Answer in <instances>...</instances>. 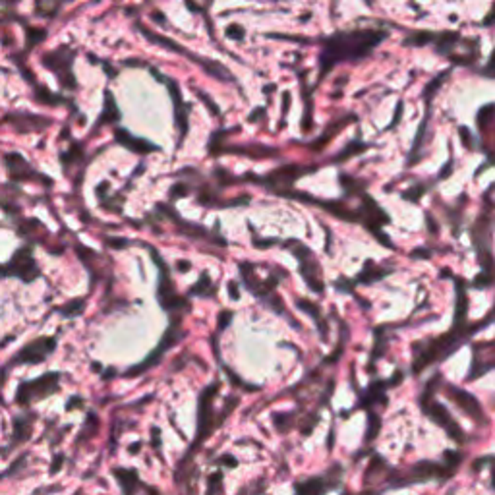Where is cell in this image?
I'll use <instances>...</instances> for the list:
<instances>
[{
  "label": "cell",
  "mask_w": 495,
  "mask_h": 495,
  "mask_svg": "<svg viewBox=\"0 0 495 495\" xmlns=\"http://www.w3.org/2000/svg\"><path fill=\"white\" fill-rule=\"evenodd\" d=\"M120 120V110L117 107V101H114V95L110 91H105V107H103V112L101 117L95 122V130H99L101 126L105 124H112V122H119Z\"/></svg>",
  "instance_id": "9a60e30c"
},
{
  "label": "cell",
  "mask_w": 495,
  "mask_h": 495,
  "mask_svg": "<svg viewBox=\"0 0 495 495\" xmlns=\"http://www.w3.org/2000/svg\"><path fill=\"white\" fill-rule=\"evenodd\" d=\"M14 275L23 282H32L39 277V267L33 259V252L29 246H23L16 250V254L12 256L10 263L6 265V277Z\"/></svg>",
  "instance_id": "ba28073f"
},
{
  "label": "cell",
  "mask_w": 495,
  "mask_h": 495,
  "mask_svg": "<svg viewBox=\"0 0 495 495\" xmlns=\"http://www.w3.org/2000/svg\"><path fill=\"white\" fill-rule=\"evenodd\" d=\"M75 53L72 49L68 47H58L56 51H51L43 56V64L56 74L58 82L62 84L64 87H72L75 86V77L74 72H72V62H74Z\"/></svg>",
  "instance_id": "277c9868"
},
{
  "label": "cell",
  "mask_w": 495,
  "mask_h": 495,
  "mask_svg": "<svg viewBox=\"0 0 495 495\" xmlns=\"http://www.w3.org/2000/svg\"><path fill=\"white\" fill-rule=\"evenodd\" d=\"M114 140L119 141L122 147L134 151V153H140V155L153 153V151H161L159 145H155V143H151V141L143 140V138H138V136H132L128 130H122V128L114 130Z\"/></svg>",
  "instance_id": "8fae6325"
},
{
  "label": "cell",
  "mask_w": 495,
  "mask_h": 495,
  "mask_svg": "<svg viewBox=\"0 0 495 495\" xmlns=\"http://www.w3.org/2000/svg\"><path fill=\"white\" fill-rule=\"evenodd\" d=\"M107 246L110 248H126L130 246V242L126 238H107Z\"/></svg>",
  "instance_id": "cb8c5ba5"
},
{
  "label": "cell",
  "mask_w": 495,
  "mask_h": 495,
  "mask_svg": "<svg viewBox=\"0 0 495 495\" xmlns=\"http://www.w3.org/2000/svg\"><path fill=\"white\" fill-rule=\"evenodd\" d=\"M422 402H424V405H422V407H424V412L430 416L431 420L435 422V424H439L443 430L451 435L452 439H457L459 443L464 442V433L463 430H461V426L452 420L451 414L447 412V409H445L443 405H439L437 400L431 398V389H428V395H426V398H424Z\"/></svg>",
  "instance_id": "52a82bcc"
},
{
  "label": "cell",
  "mask_w": 495,
  "mask_h": 495,
  "mask_svg": "<svg viewBox=\"0 0 495 495\" xmlns=\"http://www.w3.org/2000/svg\"><path fill=\"white\" fill-rule=\"evenodd\" d=\"M298 308H302L306 313H310L315 322H319V327H322V335L325 337V323H323L322 315H319V308H315L313 304H310L308 300H298Z\"/></svg>",
  "instance_id": "d6986e66"
},
{
  "label": "cell",
  "mask_w": 495,
  "mask_h": 495,
  "mask_svg": "<svg viewBox=\"0 0 495 495\" xmlns=\"http://www.w3.org/2000/svg\"><path fill=\"white\" fill-rule=\"evenodd\" d=\"M58 379H60V374H45L33 381H25L22 383V387L18 389L16 400L20 405H32L35 400L49 397L58 391Z\"/></svg>",
  "instance_id": "5b68a950"
},
{
  "label": "cell",
  "mask_w": 495,
  "mask_h": 495,
  "mask_svg": "<svg viewBox=\"0 0 495 495\" xmlns=\"http://www.w3.org/2000/svg\"><path fill=\"white\" fill-rule=\"evenodd\" d=\"M149 252H151V258H153V261H155V263H157V267H159L157 300H159V304H161V308L162 310H167V312L188 310V302L178 296V292H176V289H174L173 279L169 277V269H167L165 261H162L161 256H159V252H157V250H153V248H149Z\"/></svg>",
  "instance_id": "7a4b0ae2"
},
{
  "label": "cell",
  "mask_w": 495,
  "mask_h": 495,
  "mask_svg": "<svg viewBox=\"0 0 495 495\" xmlns=\"http://www.w3.org/2000/svg\"><path fill=\"white\" fill-rule=\"evenodd\" d=\"M35 99H37L39 103H49V105H60V103H64V99H60L58 95L51 93L49 89H43V87H37Z\"/></svg>",
  "instance_id": "ac0fdd59"
},
{
  "label": "cell",
  "mask_w": 495,
  "mask_h": 495,
  "mask_svg": "<svg viewBox=\"0 0 495 495\" xmlns=\"http://www.w3.org/2000/svg\"><path fill=\"white\" fill-rule=\"evenodd\" d=\"M226 35L234 41H240L244 37V29L240 25H230V27H226Z\"/></svg>",
  "instance_id": "7402d4cb"
},
{
  "label": "cell",
  "mask_w": 495,
  "mask_h": 495,
  "mask_svg": "<svg viewBox=\"0 0 495 495\" xmlns=\"http://www.w3.org/2000/svg\"><path fill=\"white\" fill-rule=\"evenodd\" d=\"M289 248H292V252L296 254V258L300 261V273L304 280L308 282V287L313 292H323L322 267H319L317 259L313 258L312 252L304 244H298V242H292V244H289Z\"/></svg>",
  "instance_id": "8992f818"
},
{
  "label": "cell",
  "mask_w": 495,
  "mask_h": 495,
  "mask_svg": "<svg viewBox=\"0 0 495 495\" xmlns=\"http://www.w3.org/2000/svg\"><path fill=\"white\" fill-rule=\"evenodd\" d=\"M192 294H197V296H209V292L213 294L215 292V289H213V282H211V279H209V275H202V279L197 280L194 285V289H192Z\"/></svg>",
  "instance_id": "e0dca14e"
},
{
  "label": "cell",
  "mask_w": 495,
  "mask_h": 495,
  "mask_svg": "<svg viewBox=\"0 0 495 495\" xmlns=\"http://www.w3.org/2000/svg\"><path fill=\"white\" fill-rule=\"evenodd\" d=\"M54 348H56V341H54L53 337L37 339V341L23 346L22 350L16 354V358H14V364H39L53 352Z\"/></svg>",
  "instance_id": "9c48e42d"
},
{
  "label": "cell",
  "mask_w": 495,
  "mask_h": 495,
  "mask_svg": "<svg viewBox=\"0 0 495 495\" xmlns=\"http://www.w3.org/2000/svg\"><path fill=\"white\" fill-rule=\"evenodd\" d=\"M84 308H86V300H72L70 304H66L64 308H60V313L66 315V317H74L77 313L84 312Z\"/></svg>",
  "instance_id": "ffe728a7"
},
{
  "label": "cell",
  "mask_w": 495,
  "mask_h": 495,
  "mask_svg": "<svg viewBox=\"0 0 495 495\" xmlns=\"http://www.w3.org/2000/svg\"><path fill=\"white\" fill-rule=\"evenodd\" d=\"M4 161H6V169L14 180H32V176H35V171L20 153H8L4 157Z\"/></svg>",
  "instance_id": "7c38bea8"
},
{
  "label": "cell",
  "mask_w": 495,
  "mask_h": 495,
  "mask_svg": "<svg viewBox=\"0 0 495 495\" xmlns=\"http://www.w3.org/2000/svg\"><path fill=\"white\" fill-rule=\"evenodd\" d=\"M337 485V480L331 478H312L306 480L296 487V495H325L331 487Z\"/></svg>",
  "instance_id": "4fadbf2b"
},
{
  "label": "cell",
  "mask_w": 495,
  "mask_h": 495,
  "mask_svg": "<svg viewBox=\"0 0 495 495\" xmlns=\"http://www.w3.org/2000/svg\"><path fill=\"white\" fill-rule=\"evenodd\" d=\"M184 195H188V186H184V184H176L171 188V197L176 200V197H184Z\"/></svg>",
  "instance_id": "603a6c76"
},
{
  "label": "cell",
  "mask_w": 495,
  "mask_h": 495,
  "mask_svg": "<svg viewBox=\"0 0 495 495\" xmlns=\"http://www.w3.org/2000/svg\"><path fill=\"white\" fill-rule=\"evenodd\" d=\"M451 397L457 400V405H459V407H461L470 418H476V420L482 418V409H480L478 400H476L472 395H468V393L463 391V389L451 387Z\"/></svg>",
  "instance_id": "5bb4252c"
},
{
  "label": "cell",
  "mask_w": 495,
  "mask_h": 495,
  "mask_svg": "<svg viewBox=\"0 0 495 495\" xmlns=\"http://www.w3.org/2000/svg\"><path fill=\"white\" fill-rule=\"evenodd\" d=\"M140 32L143 33V37H145V39H149L151 43L159 45V47L167 49V51H174V53L184 54V56H188L190 60H194V62H197V64H202L205 68V72H207V74H211L213 77H219V80H228V82H232V80H234L232 75L226 72V68H223L221 64H217V62H213V60H204V58H197L195 54H192L190 51H186V49L180 47L178 43H174L173 39H169V37H162V35H159V33L151 32V29H145V27H140Z\"/></svg>",
  "instance_id": "3957f363"
},
{
  "label": "cell",
  "mask_w": 495,
  "mask_h": 495,
  "mask_svg": "<svg viewBox=\"0 0 495 495\" xmlns=\"http://www.w3.org/2000/svg\"><path fill=\"white\" fill-rule=\"evenodd\" d=\"M151 72H153V75H157V77H159L161 82H165V84H167V87H169V91H171V95H173L176 126H178V130H180V136L184 138V136L188 134V107L184 105L182 95H180V89L176 87V84H174L173 80H167V77H162V75L157 74V72H155V68H151Z\"/></svg>",
  "instance_id": "30bf717a"
},
{
  "label": "cell",
  "mask_w": 495,
  "mask_h": 495,
  "mask_svg": "<svg viewBox=\"0 0 495 495\" xmlns=\"http://www.w3.org/2000/svg\"><path fill=\"white\" fill-rule=\"evenodd\" d=\"M435 35L437 33H430V32H416V33H412V35H409L407 37V41H405V45L407 47H420V45H426V43H433L435 41Z\"/></svg>",
  "instance_id": "2e32d148"
},
{
  "label": "cell",
  "mask_w": 495,
  "mask_h": 495,
  "mask_svg": "<svg viewBox=\"0 0 495 495\" xmlns=\"http://www.w3.org/2000/svg\"><path fill=\"white\" fill-rule=\"evenodd\" d=\"M25 33H27V47H32V49L35 45L41 43L45 37H47V32H43V29H35V27L25 29Z\"/></svg>",
  "instance_id": "44dd1931"
},
{
  "label": "cell",
  "mask_w": 495,
  "mask_h": 495,
  "mask_svg": "<svg viewBox=\"0 0 495 495\" xmlns=\"http://www.w3.org/2000/svg\"><path fill=\"white\" fill-rule=\"evenodd\" d=\"M385 37L387 32H381V29H354V32H341L327 37L323 41L322 56H319L322 77L333 66L367 56Z\"/></svg>",
  "instance_id": "6da1fadb"
}]
</instances>
